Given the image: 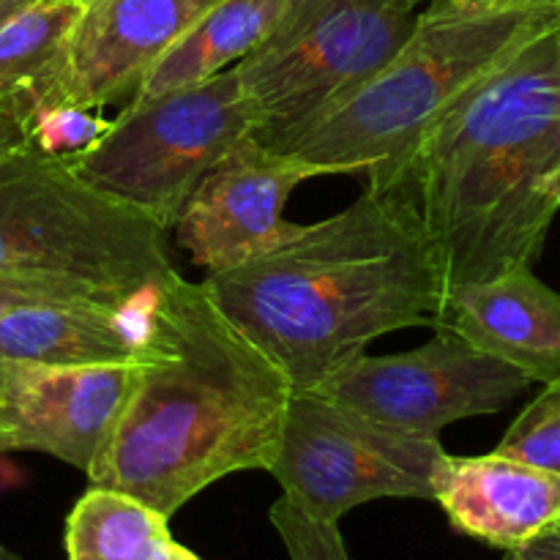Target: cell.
I'll return each instance as SVG.
<instances>
[{"mask_svg":"<svg viewBox=\"0 0 560 560\" xmlns=\"http://www.w3.org/2000/svg\"><path fill=\"white\" fill-rule=\"evenodd\" d=\"M145 310L151 353L85 476L173 520L217 481L271 468L295 386L202 282L173 271Z\"/></svg>","mask_w":560,"mask_h":560,"instance_id":"1","label":"cell"},{"mask_svg":"<svg viewBox=\"0 0 560 560\" xmlns=\"http://www.w3.org/2000/svg\"><path fill=\"white\" fill-rule=\"evenodd\" d=\"M213 304L293 381H317L392 331L438 326L446 279L405 186L353 206L244 266L208 273Z\"/></svg>","mask_w":560,"mask_h":560,"instance_id":"2","label":"cell"},{"mask_svg":"<svg viewBox=\"0 0 560 560\" xmlns=\"http://www.w3.org/2000/svg\"><path fill=\"white\" fill-rule=\"evenodd\" d=\"M405 189L446 290L534 266L560 211V31L476 82L421 140Z\"/></svg>","mask_w":560,"mask_h":560,"instance_id":"3","label":"cell"},{"mask_svg":"<svg viewBox=\"0 0 560 560\" xmlns=\"http://www.w3.org/2000/svg\"><path fill=\"white\" fill-rule=\"evenodd\" d=\"M558 11L457 9L432 0L383 69L271 148L304 159L317 175H361L366 189L402 186L421 140L448 107L525 44L558 27Z\"/></svg>","mask_w":560,"mask_h":560,"instance_id":"4","label":"cell"},{"mask_svg":"<svg viewBox=\"0 0 560 560\" xmlns=\"http://www.w3.org/2000/svg\"><path fill=\"white\" fill-rule=\"evenodd\" d=\"M167 230L33 142L0 156V268L140 301L175 271Z\"/></svg>","mask_w":560,"mask_h":560,"instance_id":"5","label":"cell"},{"mask_svg":"<svg viewBox=\"0 0 560 560\" xmlns=\"http://www.w3.org/2000/svg\"><path fill=\"white\" fill-rule=\"evenodd\" d=\"M260 120L235 71L197 85L135 96L96 140L71 153L77 173L164 228L175 224L202 175Z\"/></svg>","mask_w":560,"mask_h":560,"instance_id":"6","label":"cell"},{"mask_svg":"<svg viewBox=\"0 0 560 560\" xmlns=\"http://www.w3.org/2000/svg\"><path fill=\"white\" fill-rule=\"evenodd\" d=\"M419 11L402 0H288L233 69L257 140L271 145L342 104L402 47Z\"/></svg>","mask_w":560,"mask_h":560,"instance_id":"7","label":"cell"},{"mask_svg":"<svg viewBox=\"0 0 560 560\" xmlns=\"http://www.w3.org/2000/svg\"><path fill=\"white\" fill-rule=\"evenodd\" d=\"M446 459L441 438L416 435L342 402L295 388L268 474L282 495L326 523L383 498L432 501Z\"/></svg>","mask_w":560,"mask_h":560,"instance_id":"8","label":"cell"},{"mask_svg":"<svg viewBox=\"0 0 560 560\" xmlns=\"http://www.w3.org/2000/svg\"><path fill=\"white\" fill-rule=\"evenodd\" d=\"M534 386L528 375L485 353L452 328H435L421 348L345 361L310 392L416 435L438 438L448 424L490 416Z\"/></svg>","mask_w":560,"mask_h":560,"instance_id":"9","label":"cell"},{"mask_svg":"<svg viewBox=\"0 0 560 560\" xmlns=\"http://www.w3.org/2000/svg\"><path fill=\"white\" fill-rule=\"evenodd\" d=\"M219 0H80L58 55L31 88L36 109H96L135 93Z\"/></svg>","mask_w":560,"mask_h":560,"instance_id":"10","label":"cell"},{"mask_svg":"<svg viewBox=\"0 0 560 560\" xmlns=\"http://www.w3.org/2000/svg\"><path fill=\"white\" fill-rule=\"evenodd\" d=\"M317 178V170L293 153L244 137L213 164L186 200L173 230L180 249L208 273L244 266L301 233L304 224L284 219L295 186Z\"/></svg>","mask_w":560,"mask_h":560,"instance_id":"11","label":"cell"},{"mask_svg":"<svg viewBox=\"0 0 560 560\" xmlns=\"http://www.w3.org/2000/svg\"><path fill=\"white\" fill-rule=\"evenodd\" d=\"M3 366L0 454H49L88 474L129 402L137 364Z\"/></svg>","mask_w":560,"mask_h":560,"instance_id":"12","label":"cell"},{"mask_svg":"<svg viewBox=\"0 0 560 560\" xmlns=\"http://www.w3.org/2000/svg\"><path fill=\"white\" fill-rule=\"evenodd\" d=\"M438 326L534 383L560 381V293L536 277L534 266L448 288Z\"/></svg>","mask_w":560,"mask_h":560,"instance_id":"13","label":"cell"},{"mask_svg":"<svg viewBox=\"0 0 560 560\" xmlns=\"http://www.w3.org/2000/svg\"><path fill=\"white\" fill-rule=\"evenodd\" d=\"M432 501L457 534L509 552L560 523V474L501 452L446 454Z\"/></svg>","mask_w":560,"mask_h":560,"instance_id":"14","label":"cell"},{"mask_svg":"<svg viewBox=\"0 0 560 560\" xmlns=\"http://www.w3.org/2000/svg\"><path fill=\"white\" fill-rule=\"evenodd\" d=\"M145 306L148 299L135 306L93 301L22 306L0 320V364H142L151 353Z\"/></svg>","mask_w":560,"mask_h":560,"instance_id":"15","label":"cell"},{"mask_svg":"<svg viewBox=\"0 0 560 560\" xmlns=\"http://www.w3.org/2000/svg\"><path fill=\"white\" fill-rule=\"evenodd\" d=\"M288 0H219L213 3L145 74L135 96L197 85L238 63L277 25Z\"/></svg>","mask_w":560,"mask_h":560,"instance_id":"16","label":"cell"},{"mask_svg":"<svg viewBox=\"0 0 560 560\" xmlns=\"http://www.w3.org/2000/svg\"><path fill=\"white\" fill-rule=\"evenodd\" d=\"M167 536L170 517L107 487H91L66 520L69 560H140Z\"/></svg>","mask_w":560,"mask_h":560,"instance_id":"17","label":"cell"},{"mask_svg":"<svg viewBox=\"0 0 560 560\" xmlns=\"http://www.w3.org/2000/svg\"><path fill=\"white\" fill-rule=\"evenodd\" d=\"M80 0H36L0 27V96L36 85L58 55Z\"/></svg>","mask_w":560,"mask_h":560,"instance_id":"18","label":"cell"},{"mask_svg":"<svg viewBox=\"0 0 560 560\" xmlns=\"http://www.w3.org/2000/svg\"><path fill=\"white\" fill-rule=\"evenodd\" d=\"M495 452L560 474V381L545 383V392L514 419Z\"/></svg>","mask_w":560,"mask_h":560,"instance_id":"19","label":"cell"},{"mask_svg":"<svg viewBox=\"0 0 560 560\" xmlns=\"http://www.w3.org/2000/svg\"><path fill=\"white\" fill-rule=\"evenodd\" d=\"M60 301H93V304L109 306L140 304V301L124 299V295H115L109 293V290L93 288V284L85 282H71V279H55L42 277V273H22L0 268V320H3L9 312L22 310V306L60 304Z\"/></svg>","mask_w":560,"mask_h":560,"instance_id":"20","label":"cell"},{"mask_svg":"<svg viewBox=\"0 0 560 560\" xmlns=\"http://www.w3.org/2000/svg\"><path fill=\"white\" fill-rule=\"evenodd\" d=\"M271 525L290 560H350L339 523L312 517L284 495L271 506Z\"/></svg>","mask_w":560,"mask_h":560,"instance_id":"21","label":"cell"},{"mask_svg":"<svg viewBox=\"0 0 560 560\" xmlns=\"http://www.w3.org/2000/svg\"><path fill=\"white\" fill-rule=\"evenodd\" d=\"M102 129H104L102 120L91 118L88 109H71V107L33 109L31 142L36 148H42V151L71 156V153L91 145Z\"/></svg>","mask_w":560,"mask_h":560,"instance_id":"22","label":"cell"},{"mask_svg":"<svg viewBox=\"0 0 560 560\" xmlns=\"http://www.w3.org/2000/svg\"><path fill=\"white\" fill-rule=\"evenodd\" d=\"M503 560H560V523L541 530L539 536H534L525 545L509 550Z\"/></svg>","mask_w":560,"mask_h":560,"instance_id":"23","label":"cell"},{"mask_svg":"<svg viewBox=\"0 0 560 560\" xmlns=\"http://www.w3.org/2000/svg\"><path fill=\"white\" fill-rule=\"evenodd\" d=\"M457 9H525V5H560V0H443Z\"/></svg>","mask_w":560,"mask_h":560,"instance_id":"24","label":"cell"},{"mask_svg":"<svg viewBox=\"0 0 560 560\" xmlns=\"http://www.w3.org/2000/svg\"><path fill=\"white\" fill-rule=\"evenodd\" d=\"M140 560H200V558H197L189 547L178 545L173 536H167V539L159 541V545L153 547L151 552H145Z\"/></svg>","mask_w":560,"mask_h":560,"instance_id":"25","label":"cell"},{"mask_svg":"<svg viewBox=\"0 0 560 560\" xmlns=\"http://www.w3.org/2000/svg\"><path fill=\"white\" fill-rule=\"evenodd\" d=\"M31 3H36V0H0V27H3L11 16L20 14L22 9H27Z\"/></svg>","mask_w":560,"mask_h":560,"instance_id":"26","label":"cell"},{"mask_svg":"<svg viewBox=\"0 0 560 560\" xmlns=\"http://www.w3.org/2000/svg\"><path fill=\"white\" fill-rule=\"evenodd\" d=\"M3 392H5V366L0 364V413H3Z\"/></svg>","mask_w":560,"mask_h":560,"instance_id":"27","label":"cell"},{"mask_svg":"<svg viewBox=\"0 0 560 560\" xmlns=\"http://www.w3.org/2000/svg\"><path fill=\"white\" fill-rule=\"evenodd\" d=\"M0 560H22V558L16 556V552H11L9 547H3V545H0Z\"/></svg>","mask_w":560,"mask_h":560,"instance_id":"28","label":"cell"},{"mask_svg":"<svg viewBox=\"0 0 560 560\" xmlns=\"http://www.w3.org/2000/svg\"><path fill=\"white\" fill-rule=\"evenodd\" d=\"M402 3H408V5H413V9H421V5H427V3H432V0H402Z\"/></svg>","mask_w":560,"mask_h":560,"instance_id":"29","label":"cell"},{"mask_svg":"<svg viewBox=\"0 0 560 560\" xmlns=\"http://www.w3.org/2000/svg\"><path fill=\"white\" fill-rule=\"evenodd\" d=\"M558 31H560V11H558Z\"/></svg>","mask_w":560,"mask_h":560,"instance_id":"30","label":"cell"}]
</instances>
